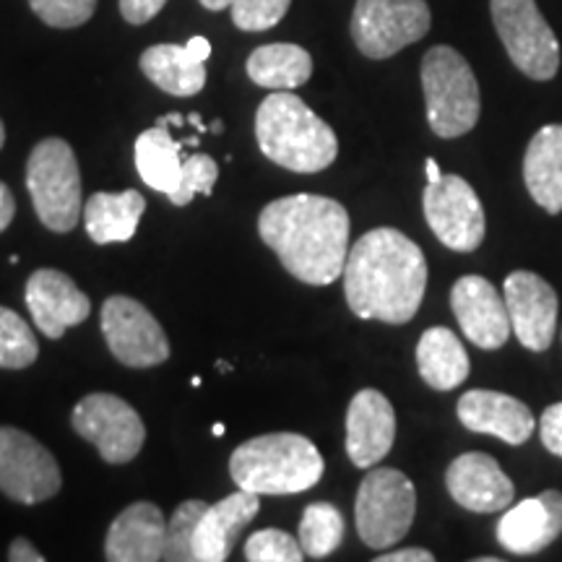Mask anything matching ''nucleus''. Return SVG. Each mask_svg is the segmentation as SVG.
<instances>
[{"label": "nucleus", "instance_id": "nucleus-1", "mask_svg": "<svg viewBox=\"0 0 562 562\" xmlns=\"http://www.w3.org/2000/svg\"><path fill=\"white\" fill-rule=\"evenodd\" d=\"M425 290V252L404 232L378 227L351 245L344 266V294L357 318L402 326L417 315Z\"/></svg>", "mask_w": 562, "mask_h": 562}, {"label": "nucleus", "instance_id": "nucleus-2", "mask_svg": "<svg viewBox=\"0 0 562 562\" xmlns=\"http://www.w3.org/2000/svg\"><path fill=\"white\" fill-rule=\"evenodd\" d=\"M258 235L294 279L328 286L344 277L349 214L326 195L297 193L271 201L258 216Z\"/></svg>", "mask_w": 562, "mask_h": 562}, {"label": "nucleus", "instance_id": "nucleus-3", "mask_svg": "<svg viewBox=\"0 0 562 562\" xmlns=\"http://www.w3.org/2000/svg\"><path fill=\"white\" fill-rule=\"evenodd\" d=\"M256 138L263 157L300 175L323 172L339 154V138L331 125L286 89L261 102L256 115Z\"/></svg>", "mask_w": 562, "mask_h": 562}, {"label": "nucleus", "instance_id": "nucleus-4", "mask_svg": "<svg viewBox=\"0 0 562 562\" xmlns=\"http://www.w3.org/2000/svg\"><path fill=\"white\" fill-rule=\"evenodd\" d=\"M323 456L313 440L297 432H271L235 448L229 474L237 487L256 495H297L323 476Z\"/></svg>", "mask_w": 562, "mask_h": 562}, {"label": "nucleus", "instance_id": "nucleus-5", "mask_svg": "<svg viewBox=\"0 0 562 562\" xmlns=\"http://www.w3.org/2000/svg\"><path fill=\"white\" fill-rule=\"evenodd\" d=\"M422 89H425L427 123L435 136H467L480 121V83L467 58L453 47L438 45L425 53Z\"/></svg>", "mask_w": 562, "mask_h": 562}, {"label": "nucleus", "instance_id": "nucleus-6", "mask_svg": "<svg viewBox=\"0 0 562 562\" xmlns=\"http://www.w3.org/2000/svg\"><path fill=\"white\" fill-rule=\"evenodd\" d=\"M26 188L40 222L53 232H70L81 220V172L68 140L45 138L26 161Z\"/></svg>", "mask_w": 562, "mask_h": 562}, {"label": "nucleus", "instance_id": "nucleus-7", "mask_svg": "<svg viewBox=\"0 0 562 562\" xmlns=\"http://www.w3.org/2000/svg\"><path fill=\"white\" fill-rule=\"evenodd\" d=\"M417 513V490L398 469H372L360 484L355 521L370 550H389L402 542Z\"/></svg>", "mask_w": 562, "mask_h": 562}, {"label": "nucleus", "instance_id": "nucleus-8", "mask_svg": "<svg viewBox=\"0 0 562 562\" xmlns=\"http://www.w3.org/2000/svg\"><path fill=\"white\" fill-rule=\"evenodd\" d=\"M497 37L513 66L533 81H550L560 68V42L533 0H490Z\"/></svg>", "mask_w": 562, "mask_h": 562}, {"label": "nucleus", "instance_id": "nucleus-9", "mask_svg": "<svg viewBox=\"0 0 562 562\" xmlns=\"http://www.w3.org/2000/svg\"><path fill=\"white\" fill-rule=\"evenodd\" d=\"M432 16L425 0H357L351 40L372 60L393 58L430 32Z\"/></svg>", "mask_w": 562, "mask_h": 562}, {"label": "nucleus", "instance_id": "nucleus-10", "mask_svg": "<svg viewBox=\"0 0 562 562\" xmlns=\"http://www.w3.org/2000/svg\"><path fill=\"white\" fill-rule=\"evenodd\" d=\"M63 487L55 456L16 427H0V492L13 503L37 505Z\"/></svg>", "mask_w": 562, "mask_h": 562}, {"label": "nucleus", "instance_id": "nucleus-11", "mask_svg": "<svg viewBox=\"0 0 562 562\" xmlns=\"http://www.w3.org/2000/svg\"><path fill=\"white\" fill-rule=\"evenodd\" d=\"M74 430L108 463H128L144 448L146 427L128 402L112 393H91L74 406Z\"/></svg>", "mask_w": 562, "mask_h": 562}, {"label": "nucleus", "instance_id": "nucleus-12", "mask_svg": "<svg viewBox=\"0 0 562 562\" xmlns=\"http://www.w3.org/2000/svg\"><path fill=\"white\" fill-rule=\"evenodd\" d=\"M422 206L435 237L456 252H474L484 240V209L480 195L459 175H442L427 182Z\"/></svg>", "mask_w": 562, "mask_h": 562}, {"label": "nucleus", "instance_id": "nucleus-13", "mask_svg": "<svg viewBox=\"0 0 562 562\" xmlns=\"http://www.w3.org/2000/svg\"><path fill=\"white\" fill-rule=\"evenodd\" d=\"M102 334L115 360L128 368H154L170 360L165 328L138 300L115 294L104 302Z\"/></svg>", "mask_w": 562, "mask_h": 562}, {"label": "nucleus", "instance_id": "nucleus-14", "mask_svg": "<svg viewBox=\"0 0 562 562\" xmlns=\"http://www.w3.org/2000/svg\"><path fill=\"white\" fill-rule=\"evenodd\" d=\"M505 305L516 339L531 351H547L558 331V292L539 273L513 271L505 279Z\"/></svg>", "mask_w": 562, "mask_h": 562}, {"label": "nucleus", "instance_id": "nucleus-15", "mask_svg": "<svg viewBox=\"0 0 562 562\" xmlns=\"http://www.w3.org/2000/svg\"><path fill=\"white\" fill-rule=\"evenodd\" d=\"M451 307L463 336L480 349H501L510 339V315L505 297L492 281L476 273L461 277L451 290Z\"/></svg>", "mask_w": 562, "mask_h": 562}, {"label": "nucleus", "instance_id": "nucleus-16", "mask_svg": "<svg viewBox=\"0 0 562 562\" xmlns=\"http://www.w3.org/2000/svg\"><path fill=\"white\" fill-rule=\"evenodd\" d=\"M26 307H30L34 326L47 339H60L68 328L89 318L91 300L76 286L68 273L40 269L26 281Z\"/></svg>", "mask_w": 562, "mask_h": 562}, {"label": "nucleus", "instance_id": "nucleus-17", "mask_svg": "<svg viewBox=\"0 0 562 562\" xmlns=\"http://www.w3.org/2000/svg\"><path fill=\"white\" fill-rule=\"evenodd\" d=\"M396 440V414L381 391L364 389L347 412V453L357 469L381 463Z\"/></svg>", "mask_w": 562, "mask_h": 562}, {"label": "nucleus", "instance_id": "nucleus-18", "mask_svg": "<svg viewBox=\"0 0 562 562\" xmlns=\"http://www.w3.org/2000/svg\"><path fill=\"white\" fill-rule=\"evenodd\" d=\"M446 487L461 508L472 513H497L510 508L513 487L510 476L503 472L487 453H463L446 472Z\"/></svg>", "mask_w": 562, "mask_h": 562}, {"label": "nucleus", "instance_id": "nucleus-19", "mask_svg": "<svg viewBox=\"0 0 562 562\" xmlns=\"http://www.w3.org/2000/svg\"><path fill=\"white\" fill-rule=\"evenodd\" d=\"M562 533V492L547 490L526 497L503 513L497 542L513 554H533L550 547Z\"/></svg>", "mask_w": 562, "mask_h": 562}, {"label": "nucleus", "instance_id": "nucleus-20", "mask_svg": "<svg viewBox=\"0 0 562 562\" xmlns=\"http://www.w3.org/2000/svg\"><path fill=\"white\" fill-rule=\"evenodd\" d=\"M459 419L467 430L492 435L508 446H524L537 430V419L524 402L482 389L467 391L459 398Z\"/></svg>", "mask_w": 562, "mask_h": 562}, {"label": "nucleus", "instance_id": "nucleus-21", "mask_svg": "<svg viewBox=\"0 0 562 562\" xmlns=\"http://www.w3.org/2000/svg\"><path fill=\"white\" fill-rule=\"evenodd\" d=\"M261 495L237 487V492L224 497L216 505H209L201 516L199 529H195L193 552L195 562H224L235 550L240 531L248 526L261 510Z\"/></svg>", "mask_w": 562, "mask_h": 562}, {"label": "nucleus", "instance_id": "nucleus-22", "mask_svg": "<svg viewBox=\"0 0 562 562\" xmlns=\"http://www.w3.org/2000/svg\"><path fill=\"white\" fill-rule=\"evenodd\" d=\"M167 524L154 503H133L115 518L104 542L110 562H157L165 560Z\"/></svg>", "mask_w": 562, "mask_h": 562}, {"label": "nucleus", "instance_id": "nucleus-23", "mask_svg": "<svg viewBox=\"0 0 562 562\" xmlns=\"http://www.w3.org/2000/svg\"><path fill=\"white\" fill-rule=\"evenodd\" d=\"M524 180L531 199L547 214L562 211V125H544L533 133L524 157Z\"/></svg>", "mask_w": 562, "mask_h": 562}, {"label": "nucleus", "instance_id": "nucleus-24", "mask_svg": "<svg viewBox=\"0 0 562 562\" xmlns=\"http://www.w3.org/2000/svg\"><path fill=\"white\" fill-rule=\"evenodd\" d=\"M172 117L161 115L157 125L144 131L136 138V167L140 180L151 188V191L170 195L180 182L182 172V149L186 140H175L170 133Z\"/></svg>", "mask_w": 562, "mask_h": 562}, {"label": "nucleus", "instance_id": "nucleus-25", "mask_svg": "<svg viewBox=\"0 0 562 562\" xmlns=\"http://www.w3.org/2000/svg\"><path fill=\"white\" fill-rule=\"evenodd\" d=\"M417 368L422 381L435 391H453L469 378L472 362L451 328H427L417 344Z\"/></svg>", "mask_w": 562, "mask_h": 562}, {"label": "nucleus", "instance_id": "nucleus-26", "mask_svg": "<svg viewBox=\"0 0 562 562\" xmlns=\"http://www.w3.org/2000/svg\"><path fill=\"white\" fill-rule=\"evenodd\" d=\"M188 45H154L140 55V70L172 97H193L206 87V68Z\"/></svg>", "mask_w": 562, "mask_h": 562}, {"label": "nucleus", "instance_id": "nucleus-27", "mask_svg": "<svg viewBox=\"0 0 562 562\" xmlns=\"http://www.w3.org/2000/svg\"><path fill=\"white\" fill-rule=\"evenodd\" d=\"M146 199L138 191L94 193L83 206V224L97 245L128 243L136 235Z\"/></svg>", "mask_w": 562, "mask_h": 562}, {"label": "nucleus", "instance_id": "nucleus-28", "mask_svg": "<svg viewBox=\"0 0 562 562\" xmlns=\"http://www.w3.org/2000/svg\"><path fill=\"white\" fill-rule=\"evenodd\" d=\"M313 74V58L305 47L277 42L252 50L248 58V76L252 83L273 91H290L307 83Z\"/></svg>", "mask_w": 562, "mask_h": 562}, {"label": "nucleus", "instance_id": "nucleus-29", "mask_svg": "<svg viewBox=\"0 0 562 562\" xmlns=\"http://www.w3.org/2000/svg\"><path fill=\"white\" fill-rule=\"evenodd\" d=\"M344 542V516L331 503H313L302 513L300 544L313 560H323Z\"/></svg>", "mask_w": 562, "mask_h": 562}, {"label": "nucleus", "instance_id": "nucleus-30", "mask_svg": "<svg viewBox=\"0 0 562 562\" xmlns=\"http://www.w3.org/2000/svg\"><path fill=\"white\" fill-rule=\"evenodd\" d=\"M40 355V344L34 339L32 326L13 313L11 307L0 305V368L24 370L34 364Z\"/></svg>", "mask_w": 562, "mask_h": 562}, {"label": "nucleus", "instance_id": "nucleus-31", "mask_svg": "<svg viewBox=\"0 0 562 562\" xmlns=\"http://www.w3.org/2000/svg\"><path fill=\"white\" fill-rule=\"evenodd\" d=\"M209 505L203 501H186L172 513L165 537V560L167 562H195L193 539L199 529L201 516Z\"/></svg>", "mask_w": 562, "mask_h": 562}, {"label": "nucleus", "instance_id": "nucleus-32", "mask_svg": "<svg viewBox=\"0 0 562 562\" xmlns=\"http://www.w3.org/2000/svg\"><path fill=\"white\" fill-rule=\"evenodd\" d=\"M220 178V165L206 154H191V157L182 159V172L178 188L167 195L175 206H188L193 201L195 193L209 195L214 191V182Z\"/></svg>", "mask_w": 562, "mask_h": 562}, {"label": "nucleus", "instance_id": "nucleus-33", "mask_svg": "<svg viewBox=\"0 0 562 562\" xmlns=\"http://www.w3.org/2000/svg\"><path fill=\"white\" fill-rule=\"evenodd\" d=\"M305 552H302L300 539L279 529L256 531L245 542V560L250 562H300Z\"/></svg>", "mask_w": 562, "mask_h": 562}, {"label": "nucleus", "instance_id": "nucleus-34", "mask_svg": "<svg viewBox=\"0 0 562 562\" xmlns=\"http://www.w3.org/2000/svg\"><path fill=\"white\" fill-rule=\"evenodd\" d=\"M292 0H235L229 5L232 21L243 32L273 30L290 11Z\"/></svg>", "mask_w": 562, "mask_h": 562}, {"label": "nucleus", "instance_id": "nucleus-35", "mask_svg": "<svg viewBox=\"0 0 562 562\" xmlns=\"http://www.w3.org/2000/svg\"><path fill=\"white\" fill-rule=\"evenodd\" d=\"M32 11L55 30H74L94 16L97 0H30Z\"/></svg>", "mask_w": 562, "mask_h": 562}, {"label": "nucleus", "instance_id": "nucleus-36", "mask_svg": "<svg viewBox=\"0 0 562 562\" xmlns=\"http://www.w3.org/2000/svg\"><path fill=\"white\" fill-rule=\"evenodd\" d=\"M539 435H542L547 451L562 459V404L547 406L539 419Z\"/></svg>", "mask_w": 562, "mask_h": 562}, {"label": "nucleus", "instance_id": "nucleus-37", "mask_svg": "<svg viewBox=\"0 0 562 562\" xmlns=\"http://www.w3.org/2000/svg\"><path fill=\"white\" fill-rule=\"evenodd\" d=\"M167 0H121V13L128 24H146L165 9Z\"/></svg>", "mask_w": 562, "mask_h": 562}, {"label": "nucleus", "instance_id": "nucleus-38", "mask_svg": "<svg viewBox=\"0 0 562 562\" xmlns=\"http://www.w3.org/2000/svg\"><path fill=\"white\" fill-rule=\"evenodd\" d=\"M378 562H432L435 554L422 547H409V550H398L389 554H378Z\"/></svg>", "mask_w": 562, "mask_h": 562}, {"label": "nucleus", "instance_id": "nucleus-39", "mask_svg": "<svg viewBox=\"0 0 562 562\" xmlns=\"http://www.w3.org/2000/svg\"><path fill=\"white\" fill-rule=\"evenodd\" d=\"M9 560L11 562H42L45 558L37 552V547H34L30 539L19 537L13 539L11 547H9Z\"/></svg>", "mask_w": 562, "mask_h": 562}, {"label": "nucleus", "instance_id": "nucleus-40", "mask_svg": "<svg viewBox=\"0 0 562 562\" xmlns=\"http://www.w3.org/2000/svg\"><path fill=\"white\" fill-rule=\"evenodd\" d=\"M13 214H16V201H13V193L9 191V186L0 182V232L11 227Z\"/></svg>", "mask_w": 562, "mask_h": 562}, {"label": "nucleus", "instance_id": "nucleus-41", "mask_svg": "<svg viewBox=\"0 0 562 562\" xmlns=\"http://www.w3.org/2000/svg\"><path fill=\"white\" fill-rule=\"evenodd\" d=\"M425 170H427V182H438V180L442 178L440 165H438V161H435V159H427Z\"/></svg>", "mask_w": 562, "mask_h": 562}, {"label": "nucleus", "instance_id": "nucleus-42", "mask_svg": "<svg viewBox=\"0 0 562 562\" xmlns=\"http://www.w3.org/2000/svg\"><path fill=\"white\" fill-rule=\"evenodd\" d=\"M232 3H235V0H201L203 9H209V11H222V9H229Z\"/></svg>", "mask_w": 562, "mask_h": 562}, {"label": "nucleus", "instance_id": "nucleus-43", "mask_svg": "<svg viewBox=\"0 0 562 562\" xmlns=\"http://www.w3.org/2000/svg\"><path fill=\"white\" fill-rule=\"evenodd\" d=\"M188 123L195 125V131H201V133H206V131H209L206 125H203V121H201V115H199V112H193V115H188Z\"/></svg>", "mask_w": 562, "mask_h": 562}, {"label": "nucleus", "instance_id": "nucleus-44", "mask_svg": "<svg viewBox=\"0 0 562 562\" xmlns=\"http://www.w3.org/2000/svg\"><path fill=\"white\" fill-rule=\"evenodd\" d=\"M209 131H211V133H222V131H224V123H222V121H214V123L209 125Z\"/></svg>", "mask_w": 562, "mask_h": 562}, {"label": "nucleus", "instance_id": "nucleus-45", "mask_svg": "<svg viewBox=\"0 0 562 562\" xmlns=\"http://www.w3.org/2000/svg\"><path fill=\"white\" fill-rule=\"evenodd\" d=\"M214 435H216V438H222V435H224V425H222V422H216V425H214Z\"/></svg>", "mask_w": 562, "mask_h": 562}, {"label": "nucleus", "instance_id": "nucleus-46", "mask_svg": "<svg viewBox=\"0 0 562 562\" xmlns=\"http://www.w3.org/2000/svg\"><path fill=\"white\" fill-rule=\"evenodd\" d=\"M216 370H220V372H229L232 368H229V362H222V360H220V362H216Z\"/></svg>", "mask_w": 562, "mask_h": 562}, {"label": "nucleus", "instance_id": "nucleus-47", "mask_svg": "<svg viewBox=\"0 0 562 562\" xmlns=\"http://www.w3.org/2000/svg\"><path fill=\"white\" fill-rule=\"evenodd\" d=\"M5 144V128H3V121H0V149H3Z\"/></svg>", "mask_w": 562, "mask_h": 562}]
</instances>
